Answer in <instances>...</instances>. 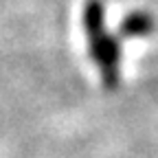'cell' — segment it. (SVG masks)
Here are the masks:
<instances>
[{
  "instance_id": "7a4b0ae2",
  "label": "cell",
  "mask_w": 158,
  "mask_h": 158,
  "mask_svg": "<svg viewBox=\"0 0 158 158\" xmlns=\"http://www.w3.org/2000/svg\"><path fill=\"white\" fill-rule=\"evenodd\" d=\"M156 31V20L147 11H134L130 13L121 27H118V35L121 37H147Z\"/></svg>"
},
{
  "instance_id": "6da1fadb",
  "label": "cell",
  "mask_w": 158,
  "mask_h": 158,
  "mask_svg": "<svg viewBox=\"0 0 158 158\" xmlns=\"http://www.w3.org/2000/svg\"><path fill=\"white\" fill-rule=\"evenodd\" d=\"M84 29L90 44V57L99 68L103 86L116 90L121 84V44L106 29V9L101 0H88L84 5Z\"/></svg>"
}]
</instances>
